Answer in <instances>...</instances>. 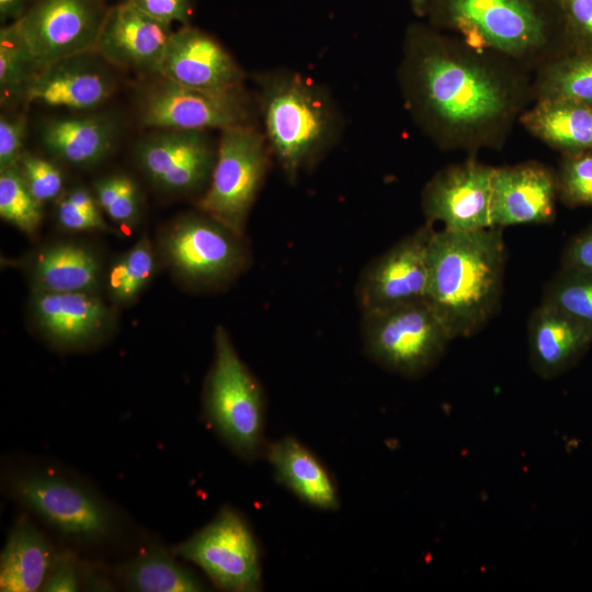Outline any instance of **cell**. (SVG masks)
Wrapping results in <instances>:
<instances>
[{
	"label": "cell",
	"instance_id": "ffe728a7",
	"mask_svg": "<svg viewBox=\"0 0 592 592\" xmlns=\"http://www.w3.org/2000/svg\"><path fill=\"white\" fill-rule=\"evenodd\" d=\"M31 314L38 329L62 345H81L100 338L110 327L111 312L93 292L34 291Z\"/></svg>",
	"mask_w": 592,
	"mask_h": 592
},
{
	"label": "cell",
	"instance_id": "d590c367",
	"mask_svg": "<svg viewBox=\"0 0 592 592\" xmlns=\"http://www.w3.org/2000/svg\"><path fill=\"white\" fill-rule=\"evenodd\" d=\"M571 53H592V0H554Z\"/></svg>",
	"mask_w": 592,
	"mask_h": 592
},
{
	"label": "cell",
	"instance_id": "4316f807",
	"mask_svg": "<svg viewBox=\"0 0 592 592\" xmlns=\"http://www.w3.org/2000/svg\"><path fill=\"white\" fill-rule=\"evenodd\" d=\"M127 587L140 592H197L204 584L167 554L148 551L124 570Z\"/></svg>",
	"mask_w": 592,
	"mask_h": 592
},
{
	"label": "cell",
	"instance_id": "8d00e7d4",
	"mask_svg": "<svg viewBox=\"0 0 592 592\" xmlns=\"http://www.w3.org/2000/svg\"><path fill=\"white\" fill-rule=\"evenodd\" d=\"M16 167L31 193L42 204L61 196L64 177L55 163L24 151Z\"/></svg>",
	"mask_w": 592,
	"mask_h": 592
},
{
	"label": "cell",
	"instance_id": "d6a6232c",
	"mask_svg": "<svg viewBox=\"0 0 592 592\" xmlns=\"http://www.w3.org/2000/svg\"><path fill=\"white\" fill-rule=\"evenodd\" d=\"M94 196L100 208L115 223L129 225L140 209L139 190L125 174H113L94 183Z\"/></svg>",
	"mask_w": 592,
	"mask_h": 592
},
{
	"label": "cell",
	"instance_id": "f1b7e54d",
	"mask_svg": "<svg viewBox=\"0 0 592 592\" xmlns=\"http://www.w3.org/2000/svg\"><path fill=\"white\" fill-rule=\"evenodd\" d=\"M539 96L592 105V53H570L551 62L540 80Z\"/></svg>",
	"mask_w": 592,
	"mask_h": 592
},
{
	"label": "cell",
	"instance_id": "8992f818",
	"mask_svg": "<svg viewBox=\"0 0 592 592\" xmlns=\"http://www.w3.org/2000/svg\"><path fill=\"white\" fill-rule=\"evenodd\" d=\"M361 333L371 360L407 378L430 372L452 341L426 300L362 314Z\"/></svg>",
	"mask_w": 592,
	"mask_h": 592
},
{
	"label": "cell",
	"instance_id": "836d02e7",
	"mask_svg": "<svg viewBox=\"0 0 592 592\" xmlns=\"http://www.w3.org/2000/svg\"><path fill=\"white\" fill-rule=\"evenodd\" d=\"M58 224L70 231H109L94 195L83 187H73L57 203Z\"/></svg>",
	"mask_w": 592,
	"mask_h": 592
},
{
	"label": "cell",
	"instance_id": "4fadbf2b",
	"mask_svg": "<svg viewBox=\"0 0 592 592\" xmlns=\"http://www.w3.org/2000/svg\"><path fill=\"white\" fill-rule=\"evenodd\" d=\"M431 223L418 228L363 271L356 299L362 314L426 299Z\"/></svg>",
	"mask_w": 592,
	"mask_h": 592
},
{
	"label": "cell",
	"instance_id": "8fae6325",
	"mask_svg": "<svg viewBox=\"0 0 592 592\" xmlns=\"http://www.w3.org/2000/svg\"><path fill=\"white\" fill-rule=\"evenodd\" d=\"M101 0H33L14 24L41 66L96 50L107 11Z\"/></svg>",
	"mask_w": 592,
	"mask_h": 592
},
{
	"label": "cell",
	"instance_id": "60d3db41",
	"mask_svg": "<svg viewBox=\"0 0 592 592\" xmlns=\"http://www.w3.org/2000/svg\"><path fill=\"white\" fill-rule=\"evenodd\" d=\"M78 590L79 576L75 559L69 554L56 555L42 591L71 592Z\"/></svg>",
	"mask_w": 592,
	"mask_h": 592
},
{
	"label": "cell",
	"instance_id": "cb8c5ba5",
	"mask_svg": "<svg viewBox=\"0 0 592 592\" xmlns=\"http://www.w3.org/2000/svg\"><path fill=\"white\" fill-rule=\"evenodd\" d=\"M56 555L48 540L26 519L11 530L0 557V591L42 590Z\"/></svg>",
	"mask_w": 592,
	"mask_h": 592
},
{
	"label": "cell",
	"instance_id": "ab89813d",
	"mask_svg": "<svg viewBox=\"0 0 592 592\" xmlns=\"http://www.w3.org/2000/svg\"><path fill=\"white\" fill-rule=\"evenodd\" d=\"M560 267L592 274V224L567 244Z\"/></svg>",
	"mask_w": 592,
	"mask_h": 592
},
{
	"label": "cell",
	"instance_id": "7a4b0ae2",
	"mask_svg": "<svg viewBox=\"0 0 592 592\" xmlns=\"http://www.w3.org/2000/svg\"><path fill=\"white\" fill-rule=\"evenodd\" d=\"M501 229L443 228L431 236L425 300L452 340L475 335L499 309L506 258Z\"/></svg>",
	"mask_w": 592,
	"mask_h": 592
},
{
	"label": "cell",
	"instance_id": "30bf717a",
	"mask_svg": "<svg viewBox=\"0 0 592 592\" xmlns=\"http://www.w3.org/2000/svg\"><path fill=\"white\" fill-rule=\"evenodd\" d=\"M249 117L242 90H198L158 76L139 96L140 123L157 129H225L248 124Z\"/></svg>",
	"mask_w": 592,
	"mask_h": 592
},
{
	"label": "cell",
	"instance_id": "7c38bea8",
	"mask_svg": "<svg viewBox=\"0 0 592 592\" xmlns=\"http://www.w3.org/2000/svg\"><path fill=\"white\" fill-rule=\"evenodd\" d=\"M15 497L64 536L99 542L111 535L110 510L90 491L53 473H29L14 479Z\"/></svg>",
	"mask_w": 592,
	"mask_h": 592
},
{
	"label": "cell",
	"instance_id": "2e32d148",
	"mask_svg": "<svg viewBox=\"0 0 592 592\" xmlns=\"http://www.w3.org/2000/svg\"><path fill=\"white\" fill-rule=\"evenodd\" d=\"M109 64L96 50L72 55L41 66L29 83L23 103L70 110H92L115 90Z\"/></svg>",
	"mask_w": 592,
	"mask_h": 592
},
{
	"label": "cell",
	"instance_id": "5bb4252c",
	"mask_svg": "<svg viewBox=\"0 0 592 592\" xmlns=\"http://www.w3.org/2000/svg\"><path fill=\"white\" fill-rule=\"evenodd\" d=\"M216 150L205 130L158 129L137 143L135 157L156 187L182 195L208 185Z\"/></svg>",
	"mask_w": 592,
	"mask_h": 592
},
{
	"label": "cell",
	"instance_id": "5b68a950",
	"mask_svg": "<svg viewBox=\"0 0 592 592\" xmlns=\"http://www.w3.org/2000/svg\"><path fill=\"white\" fill-rule=\"evenodd\" d=\"M214 344V362L204 388V411L229 447L251 462L263 455L265 448L264 392L221 326L215 330Z\"/></svg>",
	"mask_w": 592,
	"mask_h": 592
},
{
	"label": "cell",
	"instance_id": "ac0fdd59",
	"mask_svg": "<svg viewBox=\"0 0 592 592\" xmlns=\"http://www.w3.org/2000/svg\"><path fill=\"white\" fill-rule=\"evenodd\" d=\"M557 175L537 162L494 168L490 217L492 227L547 224L555 217Z\"/></svg>",
	"mask_w": 592,
	"mask_h": 592
},
{
	"label": "cell",
	"instance_id": "d6986e66",
	"mask_svg": "<svg viewBox=\"0 0 592 592\" xmlns=\"http://www.w3.org/2000/svg\"><path fill=\"white\" fill-rule=\"evenodd\" d=\"M173 31L135 7L130 1L107 11L96 52L116 67L157 75Z\"/></svg>",
	"mask_w": 592,
	"mask_h": 592
},
{
	"label": "cell",
	"instance_id": "6da1fadb",
	"mask_svg": "<svg viewBox=\"0 0 592 592\" xmlns=\"http://www.w3.org/2000/svg\"><path fill=\"white\" fill-rule=\"evenodd\" d=\"M410 39V100L430 126L464 143L510 116L513 94L493 69L422 29L412 30Z\"/></svg>",
	"mask_w": 592,
	"mask_h": 592
},
{
	"label": "cell",
	"instance_id": "9a60e30c",
	"mask_svg": "<svg viewBox=\"0 0 592 592\" xmlns=\"http://www.w3.org/2000/svg\"><path fill=\"white\" fill-rule=\"evenodd\" d=\"M494 168L475 161L439 172L424 187L422 208L429 223L469 231L492 227L490 217Z\"/></svg>",
	"mask_w": 592,
	"mask_h": 592
},
{
	"label": "cell",
	"instance_id": "4dcf8cb0",
	"mask_svg": "<svg viewBox=\"0 0 592 592\" xmlns=\"http://www.w3.org/2000/svg\"><path fill=\"white\" fill-rule=\"evenodd\" d=\"M543 303L568 315L592 332V274L563 269L545 288Z\"/></svg>",
	"mask_w": 592,
	"mask_h": 592
},
{
	"label": "cell",
	"instance_id": "9c48e42d",
	"mask_svg": "<svg viewBox=\"0 0 592 592\" xmlns=\"http://www.w3.org/2000/svg\"><path fill=\"white\" fill-rule=\"evenodd\" d=\"M200 567L213 583L232 592L261 589L260 551L248 523L234 509L223 508L215 519L174 548Z\"/></svg>",
	"mask_w": 592,
	"mask_h": 592
},
{
	"label": "cell",
	"instance_id": "b9f144b4",
	"mask_svg": "<svg viewBox=\"0 0 592 592\" xmlns=\"http://www.w3.org/2000/svg\"><path fill=\"white\" fill-rule=\"evenodd\" d=\"M27 0H0V20L2 23L9 20L16 21L25 11Z\"/></svg>",
	"mask_w": 592,
	"mask_h": 592
},
{
	"label": "cell",
	"instance_id": "1f68e13d",
	"mask_svg": "<svg viewBox=\"0 0 592 592\" xmlns=\"http://www.w3.org/2000/svg\"><path fill=\"white\" fill-rule=\"evenodd\" d=\"M0 216L27 235L35 234L43 220V204L31 193L16 166L0 170Z\"/></svg>",
	"mask_w": 592,
	"mask_h": 592
},
{
	"label": "cell",
	"instance_id": "7402d4cb",
	"mask_svg": "<svg viewBox=\"0 0 592 592\" xmlns=\"http://www.w3.org/2000/svg\"><path fill=\"white\" fill-rule=\"evenodd\" d=\"M263 455L276 480L303 502L327 511L339 508L338 489L330 473L296 437L287 435L266 444Z\"/></svg>",
	"mask_w": 592,
	"mask_h": 592
},
{
	"label": "cell",
	"instance_id": "83f0119b",
	"mask_svg": "<svg viewBox=\"0 0 592 592\" xmlns=\"http://www.w3.org/2000/svg\"><path fill=\"white\" fill-rule=\"evenodd\" d=\"M14 22L0 31V101L2 106L23 103L25 90L39 69Z\"/></svg>",
	"mask_w": 592,
	"mask_h": 592
},
{
	"label": "cell",
	"instance_id": "484cf974",
	"mask_svg": "<svg viewBox=\"0 0 592 592\" xmlns=\"http://www.w3.org/2000/svg\"><path fill=\"white\" fill-rule=\"evenodd\" d=\"M100 273V260L94 252L73 242H58L44 248L32 264L35 291L42 292H93Z\"/></svg>",
	"mask_w": 592,
	"mask_h": 592
},
{
	"label": "cell",
	"instance_id": "e575fe53",
	"mask_svg": "<svg viewBox=\"0 0 592 592\" xmlns=\"http://www.w3.org/2000/svg\"><path fill=\"white\" fill-rule=\"evenodd\" d=\"M557 175L558 196L568 206H592V151L563 155Z\"/></svg>",
	"mask_w": 592,
	"mask_h": 592
},
{
	"label": "cell",
	"instance_id": "3957f363",
	"mask_svg": "<svg viewBox=\"0 0 592 592\" xmlns=\"http://www.w3.org/2000/svg\"><path fill=\"white\" fill-rule=\"evenodd\" d=\"M258 83L269 148L285 175L295 180L330 145L335 113L321 90L299 75H265Z\"/></svg>",
	"mask_w": 592,
	"mask_h": 592
},
{
	"label": "cell",
	"instance_id": "7bdbcfd3",
	"mask_svg": "<svg viewBox=\"0 0 592 592\" xmlns=\"http://www.w3.org/2000/svg\"><path fill=\"white\" fill-rule=\"evenodd\" d=\"M413 12L422 16L426 13L430 0H410Z\"/></svg>",
	"mask_w": 592,
	"mask_h": 592
},
{
	"label": "cell",
	"instance_id": "603a6c76",
	"mask_svg": "<svg viewBox=\"0 0 592 592\" xmlns=\"http://www.w3.org/2000/svg\"><path fill=\"white\" fill-rule=\"evenodd\" d=\"M118 130L116 116L99 113L50 119L42 126L39 136L55 158L73 167H90L112 151Z\"/></svg>",
	"mask_w": 592,
	"mask_h": 592
},
{
	"label": "cell",
	"instance_id": "ba28073f",
	"mask_svg": "<svg viewBox=\"0 0 592 592\" xmlns=\"http://www.w3.org/2000/svg\"><path fill=\"white\" fill-rule=\"evenodd\" d=\"M160 246L172 270L197 287L223 285L250 261L242 236L202 212L177 219Z\"/></svg>",
	"mask_w": 592,
	"mask_h": 592
},
{
	"label": "cell",
	"instance_id": "e0dca14e",
	"mask_svg": "<svg viewBox=\"0 0 592 592\" xmlns=\"http://www.w3.org/2000/svg\"><path fill=\"white\" fill-rule=\"evenodd\" d=\"M157 76L206 91L242 90L243 72L229 53L210 35L183 25L173 31Z\"/></svg>",
	"mask_w": 592,
	"mask_h": 592
},
{
	"label": "cell",
	"instance_id": "ee69618b",
	"mask_svg": "<svg viewBox=\"0 0 592 592\" xmlns=\"http://www.w3.org/2000/svg\"><path fill=\"white\" fill-rule=\"evenodd\" d=\"M101 1H103V0H101Z\"/></svg>",
	"mask_w": 592,
	"mask_h": 592
},
{
	"label": "cell",
	"instance_id": "74e56055",
	"mask_svg": "<svg viewBox=\"0 0 592 592\" xmlns=\"http://www.w3.org/2000/svg\"><path fill=\"white\" fill-rule=\"evenodd\" d=\"M26 135V117L23 114L0 116V170L16 166Z\"/></svg>",
	"mask_w": 592,
	"mask_h": 592
},
{
	"label": "cell",
	"instance_id": "f35d334b",
	"mask_svg": "<svg viewBox=\"0 0 592 592\" xmlns=\"http://www.w3.org/2000/svg\"><path fill=\"white\" fill-rule=\"evenodd\" d=\"M149 16L171 24L180 22L187 25L191 3L190 0H128Z\"/></svg>",
	"mask_w": 592,
	"mask_h": 592
},
{
	"label": "cell",
	"instance_id": "52a82bcc",
	"mask_svg": "<svg viewBox=\"0 0 592 592\" xmlns=\"http://www.w3.org/2000/svg\"><path fill=\"white\" fill-rule=\"evenodd\" d=\"M269 149L265 136L249 124L221 129L200 212L242 236L266 174Z\"/></svg>",
	"mask_w": 592,
	"mask_h": 592
},
{
	"label": "cell",
	"instance_id": "d4e9b609",
	"mask_svg": "<svg viewBox=\"0 0 592 592\" xmlns=\"http://www.w3.org/2000/svg\"><path fill=\"white\" fill-rule=\"evenodd\" d=\"M521 121L531 134L563 155L592 151V105L539 100Z\"/></svg>",
	"mask_w": 592,
	"mask_h": 592
},
{
	"label": "cell",
	"instance_id": "44dd1931",
	"mask_svg": "<svg viewBox=\"0 0 592 592\" xmlns=\"http://www.w3.org/2000/svg\"><path fill=\"white\" fill-rule=\"evenodd\" d=\"M527 331L531 366L544 379L570 371L592 344L588 328L543 301L531 315Z\"/></svg>",
	"mask_w": 592,
	"mask_h": 592
},
{
	"label": "cell",
	"instance_id": "f546056e",
	"mask_svg": "<svg viewBox=\"0 0 592 592\" xmlns=\"http://www.w3.org/2000/svg\"><path fill=\"white\" fill-rule=\"evenodd\" d=\"M156 259L151 242L143 236L111 266L106 278L109 294L116 304L135 300L151 280Z\"/></svg>",
	"mask_w": 592,
	"mask_h": 592
},
{
	"label": "cell",
	"instance_id": "277c9868",
	"mask_svg": "<svg viewBox=\"0 0 592 592\" xmlns=\"http://www.w3.org/2000/svg\"><path fill=\"white\" fill-rule=\"evenodd\" d=\"M429 12L469 46L515 57L545 47L560 27L554 0H430Z\"/></svg>",
	"mask_w": 592,
	"mask_h": 592
}]
</instances>
